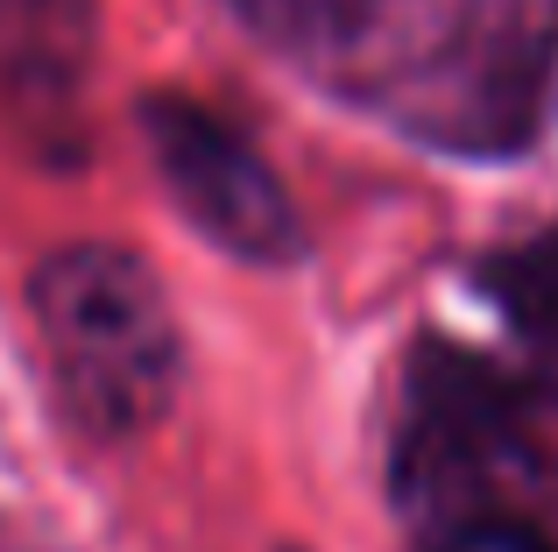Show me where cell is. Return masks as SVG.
Masks as SVG:
<instances>
[{
    "label": "cell",
    "instance_id": "obj_1",
    "mask_svg": "<svg viewBox=\"0 0 558 552\" xmlns=\"http://www.w3.org/2000/svg\"><path fill=\"white\" fill-rule=\"evenodd\" d=\"M276 50L410 135L509 142L531 121L558 0H233Z\"/></svg>",
    "mask_w": 558,
    "mask_h": 552
},
{
    "label": "cell",
    "instance_id": "obj_2",
    "mask_svg": "<svg viewBox=\"0 0 558 552\" xmlns=\"http://www.w3.org/2000/svg\"><path fill=\"white\" fill-rule=\"evenodd\" d=\"M28 304H36L50 375L85 432L128 440L170 411L184 375V340L163 284L142 255L113 249V241L57 249L28 284Z\"/></svg>",
    "mask_w": 558,
    "mask_h": 552
},
{
    "label": "cell",
    "instance_id": "obj_3",
    "mask_svg": "<svg viewBox=\"0 0 558 552\" xmlns=\"http://www.w3.org/2000/svg\"><path fill=\"white\" fill-rule=\"evenodd\" d=\"M142 142L156 156V178L170 184V206L213 249L241 255V263H290L304 249L276 170L213 107L184 93H149L142 99Z\"/></svg>",
    "mask_w": 558,
    "mask_h": 552
},
{
    "label": "cell",
    "instance_id": "obj_4",
    "mask_svg": "<svg viewBox=\"0 0 558 552\" xmlns=\"http://www.w3.org/2000/svg\"><path fill=\"white\" fill-rule=\"evenodd\" d=\"M93 71V8L85 0H0V79L14 107L64 113Z\"/></svg>",
    "mask_w": 558,
    "mask_h": 552
},
{
    "label": "cell",
    "instance_id": "obj_5",
    "mask_svg": "<svg viewBox=\"0 0 558 552\" xmlns=\"http://www.w3.org/2000/svg\"><path fill=\"white\" fill-rule=\"evenodd\" d=\"M432 552H558V545L531 525H509V517H474V525H452Z\"/></svg>",
    "mask_w": 558,
    "mask_h": 552
}]
</instances>
